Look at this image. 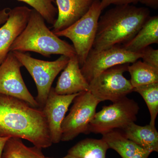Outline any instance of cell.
I'll use <instances>...</instances> for the list:
<instances>
[{"instance_id":"obj_1","label":"cell","mask_w":158,"mask_h":158,"mask_svg":"<svg viewBox=\"0 0 158 158\" xmlns=\"http://www.w3.org/2000/svg\"><path fill=\"white\" fill-rule=\"evenodd\" d=\"M0 137L25 139L41 148L50 147L53 144L41 108L1 94Z\"/></svg>"},{"instance_id":"obj_2","label":"cell","mask_w":158,"mask_h":158,"mask_svg":"<svg viewBox=\"0 0 158 158\" xmlns=\"http://www.w3.org/2000/svg\"><path fill=\"white\" fill-rule=\"evenodd\" d=\"M145 7L119 5L110 9L100 17L92 49H106L128 42L138 33L150 17Z\"/></svg>"},{"instance_id":"obj_3","label":"cell","mask_w":158,"mask_h":158,"mask_svg":"<svg viewBox=\"0 0 158 158\" xmlns=\"http://www.w3.org/2000/svg\"><path fill=\"white\" fill-rule=\"evenodd\" d=\"M32 52L45 57L60 55L70 58L77 56L73 46L60 39L45 24L38 11L31 9L26 27L15 40L10 52Z\"/></svg>"},{"instance_id":"obj_4","label":"cell","mask_w":158,"mask_h":158,"mask_svg":"<svg viewBox=\"0 0 158 158\" xmlns=\"http://www.w3.org/2000/svg\"><path fill=\"white\" fill-rule=\"evenodd\" d=\"M12 52L34 79L37 90L35 99L39 107L42 109L47 99L54 80L65 68L69 58L61 56L55 61H44L33 58L25 52Z\"/></svg>"},{"instance_id":"obj_5","label":"cell","mask_w":158,"mask_h":158,"mask_svg":"<svg viewBox=\"0 0 158 158\" xmlns=\"http://www.w3.org/2000/svg\"><path fill=\"white\" fill-rule=\"evenodd\" d=\"M102 11L100 1L95 0L87 13L76 22L55 33L58 37H67L72 41L81 67L92 48Z\"/></svg>"},{"instance_id":"obj_6","label":"cell","mask_w":158,"mask_h":158,"mask_svg":"<svg viewBox=\"0 0 158 158\" xmlns=\"http://www.w3.org/2000/svg\"><path fill=\"white\" fill-rule=\"evenodd\" d=\"M139 109L138 104L127 97L104 106L90 121L88 133L102 135L116 129H123L136 121Z\"/></svg>"},{"instance_id":"obj_7","label":"cell","mask_w":158,"mask_h":158,"mask_svg":"<svg viewBox=\"0 0 158 158\" xmlns=\"http://www.w3.org/2000/svg\"><path fill=\"white\" fill-rule=\"evenodd\" d=\"M73 102L70 112L61 125L62 141H72L81 134H89V123L100 102L89 91L79 93Z\"/></svg>"},{"instance_id":"obj_8","label":"cell","mask_w":158,"mask_h":158,"mask_svg":"<svg viewBox=\"0 0 158 158\" xmlns=\"http://www.w3.org/2000/svg\"><path fill=\"white\" fill-rule=\"evenodd\" d=\"M129 65H116L103 72L89 83V91L100 102H114L127 97L134 90L130 81L123 75Z\"/></svg>"},{"instance_id":"obj_9","label":"cell","mask_w":158,"mask_h":158,"mask_svg":"<svg viewBox=\"0 0 158 158\" xmlns=\"http://www.w3.org/2000/svg\"><path fill=\"white\" fill-rule=\"evenodd\" d=\"M141 59L139 52H132L116 45L100 51L91 49L83 65L82 73L88 83L104 71L116 65L130 64Z\"/></svg>"},{"instance_id":"obj_10","label":"cell","mask_w":158,"mask_h":158,"mask_svg":"<svg viewBox=\"0 0 158 158\" xmlns=\"http://www.w3.org/2000/svg\"><path fill=\"white\" fill-rule=\"evenodd\" d=\"M22 66L13 52H9L0 65V94L19 99L34 107L40 108L25 84L21 73Z\"/></svg>"},{"instance_id":"obj_11","label":"cell","mask_w":158,"mask_h":158,"mask_svg":"<svg viewBox=\"0 0 158 158\" xmlns=\"http://www.w3.org/2000/svg\"><path fill=\"white\" fill-rule=\"evenodd\" d=\"M79 93L61 95L56 93L54 88H51L42 110L46 118L52 143L57 144L61 141L62 121L69 106Z\"/></svg>"},{"instance_id":"obj_12","label":"cell","mask_w":158,"mask_h":158,"mask_svg":"<svg viewBox=\"0 0 158 158\" xmlns=\"http://www.w3.org/2000/svg\"><path fill=\"white\" fill-rule=\"evenodd\" d=\"M31 11L25 6L11 9L7 21L0 27V65L10 52L15 40L26 27Z\"/></svg>"},{"instance_id":"obj_13","label":"cell","mask_w":158,"mask_h":158,"mask_svg":"<svg viewBox=\"0 0 158 158\" xmlns=\"http://www.w3.org/2000/svg\"><path fill=\"white\" fill-rule=\"evenodd\" d=\"M54 89L56 93L61 95L89 91V83L82 73L77 56L69 58Z\"/></svg>"},{"instance_id":"obj_14","label":"cell","mask_w":158,"mask_h":158,"mask_svg":"<svg viewBox=\"0 0 158 158\" xmlns=\"http://www.w3.org/2000/svg\"><path fill=\"white\" fill-rule=\"evenodd\" d=\"M95 0H55L58 15L53 25L54 33L62 31L76 22L87 13Z\"/></svg>"},{"instance_id":"obj_15","label":"cell","mask_w":158,"mask_h":158,"mask_svg":"<svg viewBox=\"0 0 158 158\" xmlns=\"http://www.w3.org/2000/svg\"><path fill=\"white\" fill-rule=\"evenodd\" d=\"M102 139L122 158H148L151 153L115 130L102 135Z\"/></svg>"},{"instance_id":"obj_16","label":"cell","mask_w":158,"mask_h":158,"mask_svg":"<svg viewBox=\"0 0 158 158\" xmlns=\"http://www.w3.org/2000/svg\"><path fill=\"white\" fill-rule=\"evenodd\" d=\"M126 138L151 153L158 152V132L155 126L131 123L122 129Z\"/></svg>"},{"instance_id":"obj_17","label":"cell","mask_w":158,"mask_h":158,"mask_svg":"<svg viewBox=\"0 0 158 158\" xmlns=\"http://www.w3.org/2000/svg\"><path fill=\"white\" fill-rule=\"evenodd\" d=\"M158 43V16H150L135 36L122 46L132 52H139L153 44Z\"/></svg>"},{"instance_id":"obj_18","label":"cell","mask_w":158,"mask_h":158,"mask_svg":"<svg viewBox=\"0 0 158 158\" xmlns=\"http://www.w3.org/2000/svg\"><path fill=\"white\" fill-rule=\"evenodd\" d=\"M109 147L101 139L87 138L79 141L68 151V154L78 158H106Z\"/></svg>"},{"instance_id":"obj_19","label":"cell","mask_w":158,"mask_h":158,"mask_svg":"<svg viewBox=\"0 0 158 158\" xmlns=\"http://www.w3.org/2000/svg\"><path fill=\"white\" fill-rule=\"evenodd\" d=\"M127 71L131 75L130 82L134 88L158 83V69L140 60L129 65Z\"/></svg>"},{"instance_id":"obj_20","label":"cell","mask_w":158,"mask_h":158,"mask_svg":"<svg viewBox=\"0 0 158 158\" xmlns=\"http://www.w3.org/2000/svg\"><path fill=\"white\" fill-rule=\"evenodd\" d=\"M42 149L27 147L21 138H10L4 146L2 158H42L44 156Z\"/></svg>"},{"instance_id":"obj_21","label":"cell","mask_w":158,"mask_h":158,"mask_svg":"<svg viewBox=\"0 0 158 158\" xmlns=\"http://www.w3.org/2000/svg\"><path fill=\"white\" fill-rule=\"evenodd\" d=\"M133 91L138 92L144 98L150 114L149 124L155 126L156 118L158 113V83L134 88Z\"/></svg>"},{"instance_id":"obj_22","label":"cell","mask_w":158,"mask_h":158,"mask_svg":"<svg viewBox=\"0 0 158 158\" xmlns=\"http://www.w3.org/2000/svg\"><path fill=\"white\" fill-rule=\"evenodd\" d=\"M26 3L42 15L45 21L51 25L56 22L58 10L54 6L55 0H17Z\"/></svg>"},{"instance_id":"obj_23","label":"cell","mask_w":158,"mask_h":158,"mask_svg":"<svg viewBox=\"0 0 158 158\" xmlns=\"http://www.w3.org/2000/svg\"><path fill=\"white\" fill-rule=\"evenodd\" d=\"M141 59L143 62L158 69V50L154 49L151 47L145 48L140 51Z\"/></svg>"},{"instance_id":"obj_24","label":"cell","mask_w":158,"mask_h":158,"mask_svg":"<svg viewBox=\"0 0 158 158\" xmlns=\"http://www.w3.org/2000/svg\"><path fill=\"white\" fill-rule=\"evenodd\" d=\"M141 0H101L100 1L101 8L102 11L111 5L116 6L131 5L140 2Z\"/></svg>"},{"instance_id":"obj_25","label":"cell","mask_w":158,"mask_h":158,"mask_svg":"<svg viewBox=\"0 0 158 158\" xmlns=\"http://www.w3.org/2000/svg\"><path fill=\"white\" fill-rule=\"evenodd\" d=\"M10 10L11 9L9 8H4L0 10V27L7 21L9 18Z\"/></svg>"},{"instance_id":"obj_26","label":"cell","mask_w":158,"mask_h":158,"mask_svg":"<svg viewBox=\"0 0 158 158\" xmlns=\"http://www.w3.org/2000/svg\"><path fill=\"white\" fill-rule=\"evenodd\" d=\"M140 2L154 9L158 8V0H141Z\"/></svg>"},{"instance_id":"obj_27","label":"cell","mask_w":158,"mask_h":158,"mask_svg":"<svg viewBox=\"0 0 158 158\" xmlns=\"http://www.w3.org/2000/svg\"><path fill=\"white\" fill-rule=\"evenodd\" d=\"M9 137H0V158H2L3 149L6 141L9 139Z\"/></svg>"},{"instance_id":"obj_28","label":"cell","mask_w":158,"mask_h":158,"mask_svg":"<svg viewBox=\"0 0 158 158\" xmlns=\"http://www.w3.org/2000/svg\"><path fill=\"white\" fill-rule=\"evenodd\" d=\"M62 158H78L76 157L73 156H72L71 155H70L69 154H67V155L65 156V157Z\"/></svg>"},{"instance_id":"obj_29","label":"cell","mask_w":158,"mask_h":158,"mask_svg":"<svg viewBox=\"0 0 158 158\" xmlns=\"http://www.w3.org/2000/svg\"><path fill=\"white\" fill-rule=\"evenodd\" d=\"M42 158H52L46 157H45V156H44L43 157H42Z\"/></svg>"}]
</instances>
